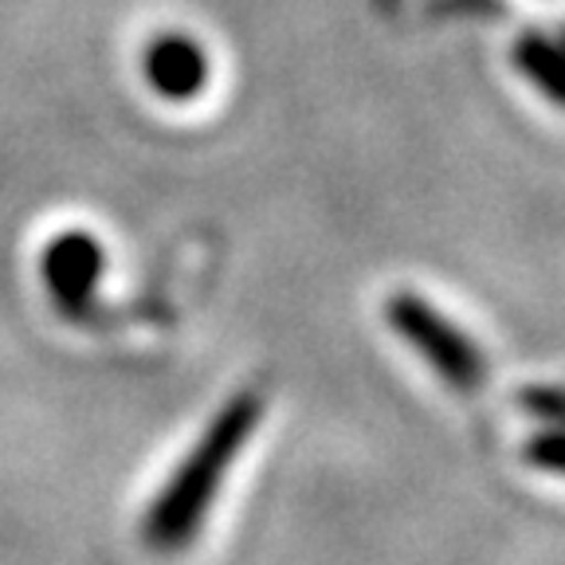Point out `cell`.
I'll use <instances>...</instances> for the list:
<instances>
[{
	"label": "cell",
	"mask_w": 565,
	"mask_h": 565,
	"mask_svg": "<svg viewBox=\"0 0 565 565\" xmlns=\"http://www.w3.org/2000/svg\"><path fill=\"white\" fill-rule=\"evenodd\" d=\"M259 420H264V397L252 388L224 401L221 413L212 416V424L196 440V448L181 459V468L173 471V479L161 487V494L146 511V522H141L146 546L158 550V554H177L201 534V522L209 519L212 499L221 491L236 456L244 451V444L259 428Z\"/></svg>",
	"instance_id": "obj_1"
},
{
	"label": "cell",
	"mask_w": 565,
	"mask_h": 565,
	"mask_svg": "<svg viewBox=\"0 0 565 565\" xmlns=\"http://www.w3.org/2000/svg\"><path fill=\"white\" fill-rule=\"evenodd\" d=\"M385 318L433 365L444 385H451L456 393H479L487 385V362L479 345L456 322H448L433 302H424L413 291H397L385 302Z\"/></svg>",
	"instance_id": "obj_2"
},
{
	"label": "cell",
	"mask_w": 565,
	"mask_h": 565,
	"mask_svg": "<svg viewBox=\"0 0 565 565\" xmlns=\"http://www.w3.org/2000/svg\"><path fill=\"white\" fill-rule=\"evenodd\" d=\"M40 271H44V287L63 318L71 322L90 318L98 299V279H103V244L90 232H60L44 247Z\"/></svg>",
	"instance_id": "obj_3"
},
{
	"label": "cell",
	"mask_w": 565,
	"mask_h": 565,
	"mask_svg": "<svg viewBox=\"0 0 565 565\" xmlns=\"http://www.w3.org/2000/svg\"><path fill=\"white\" fill-rule=\"evenodd\" d=\"M146 79L169 103H189L204 90L209 83V55L196 40L189 35H158L146 47Z\"/></svg>",
	"instance_id": "obj_4"
},
{
	"label": "cell",
	"mask_w": 565,
	"mask_h": 565,
	"mask_svg": "<svg viewBox=\"0 0 565 565\" xmlns=\"http://www.w3.org/2000/svg\"><path fill=\"white\" fill-rule=\"evenodd\" d=\"M514 63H519L522 75H526L550 103H562L565 90H562V47H557V40H550V35H542V32H526L519 44H514Z\"/></svg>",
	"instance_id": "obj_5"
},
{
	"label": "cell",
	"mask_w": 565,
	"mask_h": 565,
	"mask_svg": "<svg viewBox=\"0 0 565 565\" xmlns=\"http://www.w3.org/2000/svg\"><path fill=\"white\" fill-rule=\"evenodd\" d=\"M526 459L534 468L546 471V476H562V433L546 428L542 436H534V444L526 448Z\"/></svg>",
	"instance_id": "obj_6"
},
{
	"label": "cell",
	"mask_w": 565,
	"mask_h": 565,
	"mask_svg": "<svg viewBox=\"0 0 565 565\" xmlns=\"http://www.w3.org/2000/svg\"><path fill=\"white\" fill-rule=\"evenodd\" d=\"M522 405H526L530 416H542V420L557 424V416H562V388L557 385H534L522 393Z\"/></svg>",
	"instance_id": "obj_7"
}]
</instances>
